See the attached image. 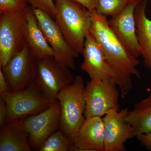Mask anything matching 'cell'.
Returning a JSON list of instances; mask_svg holds the SVG:
<instances>
[{"label": "cell", "mask_w": 151, "mask_h": 151, "mask_svg": "<svg viewBox=\"0 0 151 151\" xmlns=\"http://www.w3.org/2000/svg\"><path fill=\"white\" fill-rule=\"evenodd\" d=\"M90 12L92 22L90 33L100 45L107 61L132 90L131 76H134L139 80L142 78L137 68L139 60L128 51L114 34L108 25L107 17L99 14L96 10Z\"/></svg>", "instance_id": "cell-1"}, {"label": "cell", "mask_w": 151, "mask_h": 151, "mask_svg": "<svg viewBox=\"0 0 151 151\" xmlns=\"http://www.w3.org/2000/svg\"><path fill=\"white\" fill-rule=\"evenodd\" d=\"M55 19L70 47L81 54L92 19L90 11L73 0H55Z\"/></svg>", "instance_id": "cell-2"}, {"label": "cell", "mask_w": 151, "mask_h": 151, "mask_svg": "<svg viewBox=\"0 0 151 151\" xmlns=\"http://www.w3.org/2000/svg\"><path fill=\"white\" fill-rule=\"evenodd\" d=\"M85 87L82 76L76 75L73 83L62 88L57 95L61 106L59 129L70 140L72 145L85 119Z\"/></svg>", "instance_id": "cell-3"}, {"label": "cell", "mask_w": 151, "mask_h": 151, "mask_svg": "<svg viewBox=\"0 0 151 151\" xmlns=\"http://www.w3.org/2000/svg\"><path fill=\"white\" fill-rule=\"evenodd\" d=\"M74 79L70 68L53 55L35 57L32 81L52 103L58 101L59 91Z\"/></svg>", "instance_id": "cell-4"}, {"label": "cell", "mask_w": 151, "mask_h": 151, "mask_svg": "<svg viewBox=\"0 0 151 151\" xmlns=\"http://www.w3.org/2000/svg\"><path fill=\"white\" fill-rule=\"evenodd\" d=\"M27 7L0 14V68L2 69L13 57L21 51L26 42Z\"/></svg>", "instance_id": "cell-5"}, {"label": "cell", "mask_w": 151, "mask_h": 151, "mask_svg": "<svg viewBox=\"0 0 151 151\" xmlns=\"http://www.w3.org/2000/svg\"><path fill=\"white\" fill-rule=\"evenodd\" d=\"M83 61L81 69L89 75L91 80H108L119 86L123 99L131 90L119 72L107 61L100 45L89 32L86 35L82 53Z\"/></svg>", "instance_id": "cell-6"}, {"label": "cell", "mask_w": 151, "mask_h": 151, "mask_svg": "<svg viewBox=\"0 0 151 151\" xmlns=\"http://www.w3.org/2000/svg\"><path fill=\"white\" fill-rule=\"evenodd\" d=\"M7 107V122L23 119L40 113L52 103L32 81L25 89L14 92L0 93Z\"/></svg>", "instance_id": "cell-7"}, {"label": "cell", "mask_w": 151, "mask_h": 151, "mask_svg": "<svg viewBox=\"0 0 151 151\" xmlns=\"http://www.w3.org/2000/svg\"><path fill=\"white\" fill-rule=\"evenodd\" d=\"M117 86L108 80H91L87 82L84 92L85 119L102 117L113 108L120 110V94Z\"/></svg>", "instance_id": "cell-8"}, {"label": "cell", "mask_w": 151, "mask_h": 151, "mask_svg": "<svg viewBox=\"0 0 151 151\" xmlns=\"http://www.w3.org/2000/svg\"><path fill=\"white\" fill-rule=\"evenodd\" d=\"M61 106L58 100L40 113L22 119L32 150H38L45 141L59 129Z\"/></svg>", "instance_id": "cell-9"}, {"label": "cell", "mask_w": 151, "mask_h": 151, "mask_svg": "<svg viewBox=\"0 0 151 151\" xmlns=\"http://www.w3.org/2000/svg\"><path fill=\"white\" fill-rule=\"evenodd\" d=\"M32 8L39 26L54 52L55 57L70 69L75 70V59L79 54L68 43L53 18L44 11Z\"/></svg>", "instance_id": "cell-10"}, {"label": "cell", "mask_w": 151, "mask_h": 151, "mask_svg": "<svg viewBox=\"0 0 151 151\" xmlns=\"http://www.w3.org/2000/svg\"><path fill=\"white\" fill-rule=\"evenodd\" d=\"M129 110L113 108L103 118L105 132V151H125L124 144L136 137V133L126 118Z\"/></svg>", "instance_id": "cell-11"}, {"label": "cell", "mask_w": 151, "mask_h": 151, "mask_svg": "<svg viewBox=\"0 0 151 151\" xmlns=\"http://www.w3.org/2000/svg\"><path fill=\"white\" fill-rule=\"evenodd\" d=\"M35 58L26 42L21 51L13 57L2 69L11 92L25 89L32 81Z\"/></svg>", "instance_id": "cell-12"}, {"label": "cell", "mask_w": 151, "mask_h": 151, "mask_svg": "<svg viewBox=\"0 0 151 151\" xmlns=\"http://www.w3.org/2000/svg\"><path fill=\"white\" fill-rule=\"evenodd\" d=\"M140 2L131 3L108 20V25L114 34L128 51L136 58L141 55L136 33L134 12Z\"/></svg>", "instance_id": "cell-13"}, {"label": "cell", "mask_w": 151, "mask_h": 151, "mask_svg": "<svg viewBox=\"0 0 151 151\" xmlns=\"http://www.w3.org/2000/svg\"><path fill=\"white\" fill-rule=\"evenodd\" d=\"M70 151H105V132L103 118L85 119Z\"/></svg>", "instance_id": "cell-14"}, {"label": "cell", "mask_w": 151, "mask_h": 151, "mask_svg": "<svg viewBox=\"0 0 151 151\" xmlns=\"http://www.w3.org/2000/svg\"><path fill=\"white\" fill-rule=\"evenodd\" d=\"M147 3L148 0H142L135 8L134 15L140 55L146 68L151 71V20L146 15Z\"/></svg>", "instance_id": "cell-15"}, {"label": "cell", "mask_w": 151, "mask_h": 151, "mask_svg": "<svg viewBox=\"0 0 151 151\" xmlns=\"http://www.w3.org/2000/svg\"><path fill=\"white\" fill-rule=\"evenodd\" d=\"M1 127L0 151H31L22 119L6 122Z\"/></svg>", "instance_id": "cell-16"}, {"label": "cell", "mask_w": 151, "mask_h": 151, "mask_svg": "<svg viewBox=\"0 0 151 151\" xmlns=\"http://www.w3.org/2000/svg\"><path fill=\"white\" fill-rule=\"evenodd\" d=\"M25 34L27 43L35 57L54 56V52L39 26L32 6H28L27 10Z\"/></svg>", "instance_id": "cell-17"}, {"label": "cell", "mask_w": 151, "mask_h": 151, "mask_svg": "<svg viewBox=\"0 0 151 151\" xmlns=\"http://www.w3.org/2000/svg\"><path fill=\"white\" fill-rule=\"evenodd\" d=\"M126 120L133 127L136 136L151 132V94L134 105Z\"/></svg>", "instance_id": "cell-18"}, {"label": "cell", "mask_w": 151, "mask_h": 151, "mask_svg": "<svg viewBox=\"0 0 151 151\" xmlns=\"http://www.w3.org/2000/svg\"><path fill=\"white\" fill-rule=\"evenodd\" d=\"M72 145L70 140L59 129L44 142L38 151H70Z\"/></svg>", "instance_id": "cell-19"}, {"label": "cell", "mask_w": 151, "mask_h": 151, "mask_svg": "<svg viewBox=\"0 0 151 151\" xmlns=\"http://www.w3.org/2000/svg\"><path fill=\"white\" fill-rule=\"evenodd\" d=\"M96 11L97 13L105 17H113L120 13L127 6L142 0H97Z\"/></svg>", "instance_id": "cell-20"}, {"label": "cell", "mask_w": 151, "mask_h": 151, "mask_svg": "<svg viewBox=\"0 0 151 151\" xmlns=\"http://www.w3.org/2000/svg\"><path fill=\"white\" fill-rule=\"evenodd\" d=\"M28 4L27 0H0V14L24 9Z\"/></svg>", "instance_id": "cell-21"}, {"label": "cell", "mask_w": 151, "mask_h": 151, "mask_svg": "<svg viewBox=\"0 0 151 151\" xmlns=\"http://www.w3.org/2000/svg\"><path fill=\"white\" fill-rule=\"evenodd\" d=\"M34 8L44 11L53 19L55 14V4L53 0H27Z\"/></svg>", "instance_id": "cell-22"}, {"label": "cell", "mask_w": 151, "mask_h": 151, "mask_svg": "<svg viewBox=\"0 0 151 151\" xmlns=\"http://www.w3.org/2000/svg\"><path fill=\"white\" fill-rule=\"evenodd\" d=\"M136 137L142 145L151 151V132L139 134Z\"/></svg>", "instance_id": "cell-23"}, {"label": "cell", "mask_w": 151, "mask_h": 151, "mask_svg": "<svg viewBox=\"0 0 151 151\" xmlns=\"http://www.w3.org/2000/svg\"><path fill=\"white\" fill-rule=\"evenodd\" d=\"M7 107L6 104L2 97H0V126L1 127L7 122Z\"/></svg>", "instance_id": "cell-24"}, {"label": "cell", "mask_w": 151, "mask_h": 151, "mask_svg": "<svg viewBox=\"0 0 151 151\" xmlns=\"http://www.w3.org/2000/svg\"><path fill=\"white\" fill-rule=\"evenodd\" d=\"M11 92L10 87L5 78L2 69L0 68V93Z\"/></svg>", "instance_id": "cell-25"}, {"label": "cell", "mask_w": 151, "mask_h": 151, "mask_svg": "<svg viewBox=\"0 0 151 151\" xmlns=\"http://www.w3.org/2000/svg\"><path fill=\"white\" fill-rule=\"evenodd\" d=\"M55 1V0H53ZM79 3L89 11L94 10L97 8V0H73Z\"/></svg>", "instance_id": "cell-26"}]
</instances>
